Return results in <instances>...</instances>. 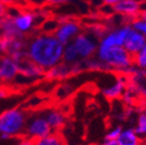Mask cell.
I'll return each mask as SVG.
<instances>
[{"instance_id":"obj_4","label":"cell","mask_w":146,"mask_h":145,"mask_svg":"<svg viewBox=\"0 0 146 145\" xmlns=\"http://www.w3.org/2000/svg\"><path fill=\"white\" fill-rule=\"evenodd\" d=\"M50 125L48 124L44 115H35L27 120L25 127V135L31 140H36L52 133Z\"/></svg>"},{"instance_id":"obj_26","label":"cell","mask_w":146,"mask_h":145,"mask_svg":"<svg viewBox=\"0 0 146 145\" xmlns=\"http://www.w3.org/2000/svg\"><path fill=\"white\" fill-rule=\"evenodd\" d=\"M27 1H29L32 5H34V6H38V7L43 6L45 3H47L46 2V0H27Z\"/></svg>"},{"instance_id":"obj_11","label":"cell","mask_w":146,"mask_h":145,"mask_svg":"<svg viewBox=\"0 0 146 145\" xmlns=\"http://www.w3.org/2000/svg\"><path fill=\"white\" fill-rule=\"evenodd\" d=\"M145 45V38L140 33L131 30L124 41V47L131 54H137Z\"/></svg>"},{"instance_id":"obj_19","label":"cell","mask_w":146,"mask_h":145,"mask_svg":"<svg viewBox=\"0 0 146 145\" xmlns=\"http://www.w3.org/2000/svg\"><path fill=\"white\" fill-rule=\"evenodd\" d=\"M59 19H47L44 21L43 23L40 25V30L41 33L43 34H48V35H54L56 30L59 27Z\"/></svg>"},{"instance_id":"obj_29","label":"cell","mask_w":146,"mask_h":145,"mask_svg":"<svg viewBox=\"0 0 146 145\" xmlns=\"http://www.w3.org/2000/svg\"><path fill=\"white\" fill-rule=\"evenodd\" d=\"M16 145H33V140L29 138H23L18 141V143Z\"/></svg>"},{"instance_id":"obj_2","label":"cell","mask_w":146,"mask_h":145,"mask_svg":"<svg viewBox=\"0 0 146 145\" xmlns=\"http://www.w3.org/2000/svg\"><path fill=\"white\" fill-rule=\"evenodd\" d=\"M27 115L21 109H10L0 115V138L3 140L21 135L27 124Z\"/></svg>"},{"instance_id":"obj_13","label":"cell","mask_w":146,"mask_h":145,"mask_svg":"<svg viewBox=\"0 0 146 145\" xmlns=\"http://www.w3.org/2000/svg\"><path fill=\"white\" fill-rule=\"evenodd\" d=\"M52 131H58L65 125V115L59 110H50L44 115Z\"/></svg>"},{"instance_id":"obj_23","label":"cell","mask_w":146,"mask_h":145,"mask_svg":"<svg viewBox=\"0 0 146 145\" xmlns=\"http://www.w3.org/2000/svg\"><path fill=\"white\" fill-rule=\"evenodd\" d=\"M100 9V12H102V13H104V15H106V16L112 15V14L115 12L114 7H113L112 5H110V4L104 5V6H102Z\"/></svg>"},{"instance_id":"obj_12","label":"cell","mask_w":146,"mask_h":145,"mask_svg":"<svg viewBox=\"0 0 146 145\" xmlns=\"http://www.w3.org/2000/svg\"><path fill=\"white\" fill-rule=\"evenodd\" d=\"M1 37L8 40L25 39V35L21 34L14 25L13 19L7 15L1 17Z\"/></svg>"},{"instance_id":"obj_25","label":"cell","mask_w":146,"mask_h":145,"mask_svg":"<svg viewBox=\"0 0 146 145\" xmlns=\"http://www.w3.org/2000/svg\"><path fill=\"white\" fill-rule=\"evenodd\" d=\"M121 134V127H118L115 131L111 132L106 136V140H113V139H117L119 135Z\"/></svg>"},{"instance_id":"obj_17","label":"cell","mask_w":146,"mask_h":145,"mask_svg":"<svg viewBox=\"0 0 146 145\" xmlns=\"http://www.w3.org/2000/svg\"><path fill=\"white\" fill-rule=\"evenodd\" d=\"M119 145H140V140L135 135L134 130H127L117 138Z\"/></svg>"},{"instance_id":"obj_9","label":"cell","mask_w":146,"mask_h":145,"mask_svg":"<svg viewBox=\"0 0 146 145\" xmlns=\"http://www.w3.org/2000/svg\"><path fill=\"white\" fill-rule=\"evenodd\" d=\"M18 73V64L14 62L8 55H2L0 57V84L8 83L14 80Z\"/></svg>"},{"instance_id":"obj_20","label":"cell","mask_w":146,"mask_h":145,"mask_svg":"<svg viewBox=\"0 0 146 145\" xmlns=\"http://www.w3.org/2000/svg\"><path fill=\"white\" fill-rule=\"evenodd\" d=\"M130 31H131L130 27H124V29H122V30L114 32L115 37H116V45L118 46V47L124 45V41H125L126 37H127V35L129 34Z\"/></svg>"},{"instance_id":"obj_10","label":"cell","mask_w":146,"mask_h":145,"mask_svg":"<svg viewBox=\"0 0 146 145\" xmlns=\"http://www.w3.org/2000/svg\"><path fill=\"white\" fill-rule=\"evenodd\" d=\"M18 67H19L18 75L23 76L25 79H38L40 77H43L44 74H45V70L43 68L33 63L27 58L23 60L21 63L18 64Z\"/></svg>"},{"instance_id":"obj_7","label":"cell","mask_w":146,"mask_h":145,"mask_svg":"<svg viewBox=\"0 0 146 145\" xmlns=\"http://www.w3.org/2000/svg\"><path fill=\"white\" fill-rule=\"evenodd\" d=\"M39 18H42V14H36L32 11H21L12 19L16 29L25 36L41 25Z\"/></svg>"},{"instance_id":"obj_30","label":"cell","mask_w":146,"mask_h":145,"mask_svg":"<svg viewBox=\"0 0 146 145\" xmlns=\"http://www.w3.org/2000/svg\"><path fill=\"white\" fill-rule=\"evenodd\" d=\"M2 3H4L6 6H10V5H14V4H17L21 0H0Z\"/></svg>"},{"instance_id":"obj_16","label":"cell","mask_w":146,"mask_h":145,"mask_svg":"<svg viewBox=\"0 0 146 145\" xmlns=\"http://www.w3.org/2000/svg\"><path fill=\"white\" fill-rule=\"evenodd\" d=\"M78 61H80L79 55H78L77 50L72 44V42L64 46L62 62L66 64H74L77 63Z\"/></svg>"},{"instance_id":"obj_22","label":"cell","mask_w":146,"mask_h":145,"mask_svg":"<svg viewBox=\"0 0 146 145\" xmlns=\"http://www.w3.org/2000/svg\"><path fill=\"white\" fill-rule=\"evenodd\" d=\"M134 132L137 134H146V115L142 114L139 117L138 127L134 130Z\"/></svg>"},{"instance_id":"obj_24","label":"cell","mask_w":146,"mask_h":145,"mask_svg":"<svg viewBox=\"0 0 146 145\" xmlns=\"http://www.w3.org/2000/svg\"><path fill=\"white\" fill-rule=\"evenodd\" d=\"M133 25H134V27L137 31L146 34V23L141 21H133Z\"/></svg>"},{"instance_id":"obj_27","label":"cell","mask_w":146,"mask_h":145,"mask_svg":"<svg viewBox=\"0 0 146 145\" xmlns=\"http://www.w3.org/2000/svg\"><path fill=\"white\" fill-rule=\"evenodd\" d=\"M8 95V90L7 88H5L4 86L0 84V100H3Z\"/></svg>"},{"instance_id":"obj_28","label":"cell","mask_w":146,"mask_h":145,"mask_svg":"<svg viewBox=\"0 0 146 145\" xmlns=\"http://www.w3.org/2000/svg\"><path fill=\"white\" fill-rule=\"evenodd\" d=\"M72 0H46V2L51 3V4H63V3L70 2Z\"/></svg>"},{"instance_id":"obj_15","label":"cell","mask_w":146,"mask_h":145,"mask_svg":"<svg viewBox=\"0 0 146 145\" xmlns=\"http://www.w3.org/2000/svg\"><path fill=\"white\" fill-rule=\"evenodd\" d=\"M33 145H66V142L61 134L57 132H52L43 138L34 140Z\"/></svg>"},{"instance_id":"obj_18","label":"cell","mask_w":146,"mask_h":145,"mask_svg":"<svg viewBox=\"0 0 146 145\" xmlns=\"http://www.w3.org/2000/svg\"><path fill=\"white\" fill-rule=\"evenodd\" d=\"M124 81H125V79H119L116 84H114V85L109 87V88L104 89L103 90L104 95H105L107 98H109V100H113V98H119L120 95H122V92H123V90H124V87H125Z\"/></svg>"},{"instance_id":"obj_35","label":"cell","mask_w":146,"mask_h":145,"mask_svg":"<svg viewBox=\"0 0 146 145\" xmlns=\"http://www.w3.org/2000/svg\"><path fill=\"white\" fill-rule=\"evenodd\" d=\"M0 37H1V17H0Z\"/></svg>"},{"instance_id":"obj_14","label":"cell","mask_w":146,"mask_h":145,"mask_svg":"<svg viewBox=\"0 0 146 145\" xmlns=\"http://www.w3.org/2000/svg\"><path fill=\"white\" fill-rule=\"evenodd\" d=\"M139 3L137 0H121L114 5L115 12L127 14V15H136L139 10Z\"/></svg>"},{"instance_id":"obj_6","label":"cell","mask_w":146,"mask_h":145,"mask_svg":"<svg viewBox=\"0 0 146 145\" xmlns=\"http://www.w3.org/2000/svg\"><path fill=\"white\" fill-rule=\"evenodd\" d=\"M83 70L82 61H78L74 64H66L61 62L58 65L54 66L52 68L45 71L44 76L48 79H64L73 74L79 73Z\"/></svg>"},{"instance_id":"obj_3","label":"cell","mask_w":146,"mask_h":145,"mask_svg":"<svg viewBox=\"0 0 146 145\" xmlns=\"http://www.w3.org/2000/svg\"><path fill=\"white\" fill-rule=\"evenodd\" d=\"M98 58L107 65L114 67H128L136 64V54H131L126 49L118 46L107 48H98Z\"/></svg>"},{"instance_id":"obj_1","label":"cell","mask_w":146,"mask_h":145,"mask_svg":"<svg viewBox=\"0 0 146 145\" xmlns=\"http://www.w3.org/2000/svg\"><path fill=\"white\" fill-rule=\"evenodd\" d=\"M63 49L54 35L40 33L27 43V58L46 71L61 63Z\"/></svg>"},{"instance_id":"obj_5","label":"cell","mask_w":146,"mask_h":145,"mask_svg":"<svg viewBox=\"0 0 146 145\" xmlns=\"http://www.w3.org/2000/svg\"><path fill=\"white\" fill-rule=\"evenodd\" d=\"M59 27L54 33L55 38L63 46L71 43L80 32V25L72 19H63L59 21Z\"/></svg>"},{"instance_id":"obj_21","label":"cell","mask_w":146,"mask_h":145,"mask_svg":"<svg viewBox=\"0 0 146 145\" xmlns=\"http://www.w3.org/2000/svg\"><path fill=\"white\" fill-rule=\"evenodd\" d=\"M136 64L141 66V67H145L146 66V44L143 46L141 50L136 54Z\"/></svg>"},{"instance_id":"obj_31","label":"cell","mask_w":146,"mask_h":145,"mask_svg":"<svg viewBox=\"0 0 146 145\" xmlns=\"http://www.w3.org/2000/svg\"><path fill=\"white\" fill-rule=\"evenodd\" d=\"M6 8H7L6 5L0 1V17H2V16L5 15V13H6Z\"/></svg>"},{"instance_id":"obj_36","label":"cell","mask_w":146,"mask_h":145,"mask_svg":"<svg viewBox=\"0 0 146 145\" xmlns=\"http://www.w3.org/2000/svg\"><path fill=\"white\" fill-rule=\"evenodd\" d=\"M145 35H146V34H145Z\"/></svg>"},{"instance_id":"obj_8","label":"cell","mask_w":146,"mask_h":145,"mask_svg":"<svg viewBox=\"0 0 146 145\" xmlns=\"http://www.w3.org/2000/svg\"><path fill=\"white\" fill-rule=\"evenodd\" d=\"M72 44L76 48L80 59H88L96 50V44L88 34H78L73 39Z\"/></svg>"},{"instance_id":"obj_32","label":"cell","mask_w":146,"mask_h":145,"mask_svg":"<svg viewBox=\"0 0 146 145\" xmlns=\"http://www.w3.org/2000/svg\"><path fill=\"white\" fill-rule=\"evenodd\" d=\"M136 16H138V17H139L140 19H142V21H144V23H146V11H140V12H137Z\"/></svg>"},{"instance_id":"obj_33","label":"cell","mask_w":146,"mask_h":145,"mask_svg":"<svg viewBox=\"0 0 146 145\" xmlns=\"http://www.w3.org/2000/svg\"><path fill=\"white\" fill-rule=\"evenodd\" d=\"M103 145H119L117 139H113V140H106Z\"/></svg>"},{"instance_id":"obj_34","label":"cell","mask_w":146,"mask_h":145,"mask_svg":"<svg viewBox=\"0 0 146 145\" xmlns=\"http://www.w3.org/2000/svg\"><path fill=\"white\" fill-rule=\"evenodd\" d=\"M119 1H121V0H104V2L106 3V4H110V5H113V4H116V3H118Z\"/></svg>"}]
</instances>
